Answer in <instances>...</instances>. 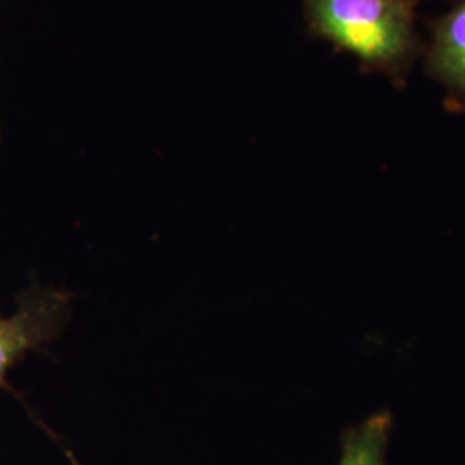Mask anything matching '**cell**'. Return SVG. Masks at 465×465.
I'll return each instance as SVG.
<instances>
[{"mask_svg": "<svg viewBox=\"0 0 465 465\" xmlns=\"http://www.w3.org/2000/svg\"><path fill=\"white\" fill-rule=\"evenodd\" d=\"M73 300L74 295L63 288L32 280L17 292L15 311L0 312V388L13 367L64 332Z\"/></svg>", "mask_w": 465, "mask_h": 465, "instance_id": "obj_2", "label": "cell"}, {"mask_svg": "<svg viewBox=\"0 0 465 465\" xmlns=\"http://www.w3.org/2000/svg\"><path fill=\"white\" fill-rule=\"evenodd\" d=\"M391 432L393 416L388 411L351 424L341 432L338 465H388Z\"/></svg>", "mask_w": 465, "mask_h": 465, "instance_id": "obj_4", "label": "cell"}, {"mask_svg": "<svg viewBox=\"0 0 465 465\" xmlns=\"http://www.w3.org/2000/svg\"><path fill=\"white\" fill-rule=\"evenodd\" d=\"M430 38L420 57L422 73L443 90V105L451 114H465V0L428 19Z\"/></svg>", "mask_w": 465, "mask_h": 465, "instance_id": "obj_3", "label": "cell"}, {"mask_svg": "<svg viewBox=\"0 0 465 465\" xmlns=\"http://www.w3.org/2000/svg\"><path fill=\"white\" fill-rule=\"evenodd\" d=\"M0 140H2V128H0Z\"/></svg>", "mask_w": 465, "mask_h": 465, "instance_id": "obj_5", "label": "cell"}, {"mask_svg": "<svg viewBox=\"0 0 465 465\" xmlns=\"http://www.w3.org/2000/svg\"><path fill=\"white\" fill-rule=\"evenodd\" d=\"M424 0H299L305 32L405 92L424 52L417 15Z\"/></svg>", "mask_w": 465, "mask_h": 465, "instance_id": "obj_1", "label": "cell"}]
</instances>
